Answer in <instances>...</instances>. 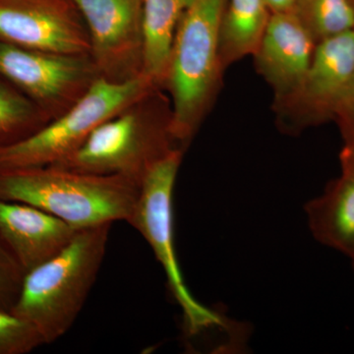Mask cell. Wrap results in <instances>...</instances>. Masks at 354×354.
Wrapping results in <instances>:
<instances>
[{
    "mask_svg": "<svg viewBox=\"0 0 354 354\" xmlns=\"http://www.w3.org/2000/svg\"><path fill=\"white\" fill-rule=\"evenodd\" d=\"M140 185L122 176L55 165L0 171V200L32 205L77 230L129 221Z\"/></svg>",
    "mask_w": 354,
    "mask_h": 354,
    "instance_id": "1",
    "label": "cell"
},
{
    "mask_svg": "<svg viewBox=\"0 0 354 354\" xmlns=\"http://www.w3.org/2000/svg\"><path fill=\"white\" fill-rule=\"evenodd\" d=\"M113 223L78 230L57 255L26 272L12 310L31 323L44 344H53L74 325L106 257Z\"/></svg>",
    "mask_w": 354,
    "mask_h": 354,
    "instance_id": "2",
    "label": "cell"
},
{
    "mask_svg": "<svg viewBox=\"0 0 354 354\" xmlns=\"http://www.w3.org/2000/svg\"><path fill=\"white\" fill-rule=\"evenodd\" d=\"M162 91L152 88L104 121L80 148L53 165L87 174H116L141 184L158 160L180 148L172 138L171 101Z\"/></svg>",
    "mask_w": 354,
    "mask_h": 354,
    "instance_id": "3",
    "label": "cell"
},
{
    "mask_svg": "<svg viewBox=\"0 0 354 354\" xmlns=\"http://www.w3.org/2000/svg\"><path fill=\"white\" fill-rule=\"evenodd\" d=\"M225 0H192L177 29L162 90L171 95L172 138L185 150L215 97Z\"/></svg>",
    "mask_w": 354,
    "mask_h": 354,
    "instance_id": "4",
    "label": "cell"
},
{
    "mask_svg": "<svg viewBox=\"0 0 354 354\" xmlns=\"http://www.w3.org/2000/svg\"><path fill=\"white\" fill-rule=\"evenodd\" d=\"M156 87L142 75L116 83L99 77L62 115L30 136L0 145V171L57 164L80 148L95 127Z\"/></svg>",
    "mask_w": 354,
    "mask_h": 354,
    "instance_id": "5",
    "label": "cell"
},
{
    "mask_svg": "<svg viewBox=\"0 0 354 354\" xmlns=\"http://www.w3.org/2000/svg\"><path fill=\"white\" fill-rule=\"evenodd\" d=\"M184 150L176 148L158 160L142 179L138 200L129 221L152 248L167 276V283L183 311L188 334L225 327L216 312L197 301L186 286L174 247V191Z\"/></svg>",
    "mask_w": 354,
    "mask_h": 354,
    "instance_id": "6",
    "label": "cell"
},
{
    "mask_svg": "<svg viewBox=\"0 0 354 354\" xmlns=\"http://www.w3.org/2000/svg\"><path fill=\"white\" fill-rule=\"evenodd\" d=\"M0 77L53 120L76 104L100 74L90 55L44 53L0 39Z\"/></svg>",
    "mask_w": 354,
    "mask_h": 354,
    "instance_id": "7",
    "label": "cell"
},
{
    "mask_svg": "<svg viewBox=\"0 0 354 354\" xmlns=\"http://www.w3.org/2000/svg\"><path fill=\"white\" fill-rule=\"evenodd\" d=\"M90 37L100 77L122 83L143 75L142 0H72Z\"/></svg>",
    "mask_w": 354,
    "mask_h": 354,
    "instance_id": "8",
    "label": "cell"
},
{
    "mask_svg": "<svg viewBox=\"0 0 354 354\" xmlns=\"http://www.w3.org/2000/svg\"><path fill=\"white\" fill-rule=\"evenodd\" d=\"M0 39L30 50L90 55V37L72 0H0Z\"/></svg>",
    "mask_w": 354,
    "mask_h": 354,
    "instance_id": "9",
    "label": "cell"
},
{
    "mask_svg": "<svg viewBox=\"0 0 354 354\" xmlns=\"http://www.w3.org/2000/svg\"><path fill=\"white\" fill-rule=\"evenodd\" d=\"M354 74V30L316 44L301 85L276 106L286 127L299 129L335 120Z\"/></svg>",
    "mask_w": 354,
    "mask_h": 354,
    "instance_id": "10",
    "label": "cell"
},
{
    "mask_svg": "<svg viewBox=\"0 0 354 354\" xmlns=\"http://www.w3.org/2000/svg\"><path fill=\"white\" fill-rule=\"evenodd\" d=\"M316 44L295 13H272L253 57L258 71L274 90L276 106L301 85Z\"/></svg>",
    "mask_w": 354,
    "mask_h": 354,
    "instance_id": "11",
    "label": "cell"
},
{
    "mask_svg": "<svg viewBox=\"0 0 354 354\" xmlns=\"http://www.w3.org/2000/svg\"><path fill=\"white\" fill-rule=\"evenodd\" d=\"M78 230L32 205L0 200V236L26 272L64 250Z\"/></svg>",
    "mask_w": 354,
    "mask_h": 354,
    "instance_id": "12",
    "label": "cell"
},
{
    "mask_svg": "<svg viewBox=\"0 0 354 354\" xmlns=\"http://www.w3.org/2000/svg\"><path fill=\"white\" fill-rule=\"evenodd\" d=\"M341 176L320 196L305 206L307 221L317 241L354 258V155L342 149Z\"/></svg>",
    "mask_w": 354,
    "mask_h": 354,
    "instance_id": "13",
    "label": "cell"
},
{
    "mask_svg": "<svg viewBox=\"0 0 354 354\" xmlns=\"http://www.w3.org/2000/svg\"><path fill=\"white\" fill-rule=\"evenodd\" d=\"M192 0H142L143 75L162 88L179 23Z\"/></svg>",
    "mask_w": 354,
    "mask_h": 354,
    "instance_id": "14",
    "label": "cell"
},
{
    "mask_svg": "<svg viewBox=\"0 0 354 354\" xmlns=\"http://www.w3.org/2000/svg\"><path fill=\"white\" fill-rule=\"evenodd\" d=\"M271 15L266 0H225L220 29L223 68L255 53Z\"/></svg>",
    "mask_w": 354,
    "mask_h": 354,
    "instance_id": "15",
    "label": "cell"
},
{
    "mask_svg": "<svg viewBox=\"0 0 354 354\" xmlns=\"http://www.w3.org/2000/svg\"><path fill=\"white\" fill-rule=\"evenodd\" d=\"M50 120L36 102L0 77V145L24 139Z\"/></svg>",
    "mask_w": 354,
    "mask_h": 354,
    "instance_id": "16",
    "label": "cell"
},
{
    "mask_svg": "<svg viewBox=\"0 0 354 354\" xmlns=\"http://www.w3.org/2000/svg\"><path fill=\"white\" fill-rule=\"evenodd\" d=\"M292 13L316 44L354 30L351 0H297Z\"/></svg>",
    "mask_w": 354,
    "mask_h": 354,
    "instance_id": "17",
    "label": "cell"
},
{
    "mask_svg": "<svg viewBox=\"0 0 354 354\" xmlns=\"http://www.w3.org/2000/svg\"><path fill=\"white\" fill-rule=\"evenodd\" d=\"M44 344L31 323L12 311L0 310V354H27Z\"/></svg>",
    "mask_w": 354,
    "mask_h": 354,
    "instance_id": "18",
    "label": "cell"
},
{
    "mask_svg": "<svg viewBox=\"0 0 354 354\" xmlns=\"http://www.w3.org/2000/svg\"><path fill=\"white\" fill-rule=\"evenodd\" d=\"M26 272L0 236V310L12 311L19 298Z\"/></svg>",
    "mask_w": 354,
    "mask_h": 354,
    "instance_id": "19",
    "label": "cell"
},
{
    "mask_svg": "<svg viewBox=\"0 0 354 354\" xmlns=\"http://www.w3.org/2000/svg\"><path fill=\"white\" fill-rule=\"evenodd\" d=\"M335 120H337V122L354 121V74L337 111Z\"/></svg>",
    "mask_w": 354,
    "mask_h": 354,
    "instance_id": "20",
    "label": "cell"
},
{
    "mask_svg": "<svg viewBox=\"0 0 354 354\" xmlns=\"http://www.w3.org/2000/svg\"><path fill=\"white\" fill-rule=\"evenodd\" d=\"M271 13H290L295 10L297 0H266Z\"/></svg>",
    "mask_w": 354,
    "mask_h": 354,
    "instance_id": "21",
    "label": "cell"
},
{
    "mask_svg": "<svg viewBox=\"0 0 354 354\" xmlns=\"http://www.w3.org/2000/svg\"><path fill=\"white\" fill-rule=\"evenodd\" d=\"M339 124L344 140V148L354 155V121H342Z\"/></svg>",
    "mask_w": 354,
    "mask_h": 354,
    "instance_id": "22",
    "label": "cell"
},
{
    "mask_svg": "<svg viewBox=\"0 0 354 354\" xmlns=\"http://www.w3.org/2000/svg\"><path fill=\"white\" fill-rule=\"evenodd\" d=\"M351 262H353V272H354V258L351 259Z\"/></svg>",
    "mask_w": 354,
    "mask_h": 354,
    "instance_id": "23",
    "label": "cell"
},
{
    "mask_svg": "<svg viewBox=\"0 0 354 354\" xmlns=\"http://www.w3.org/2000/svg\"><path fill=\"white\" fill-rule=\"evenodd\" d=\"M351 4H353V6L354 7V0H351Z\"/></svg>",
    "mask_w": 354,
    "mask_h": 354,
    "instance_id": "24",
    "label": "cell"
}]
</instances>
